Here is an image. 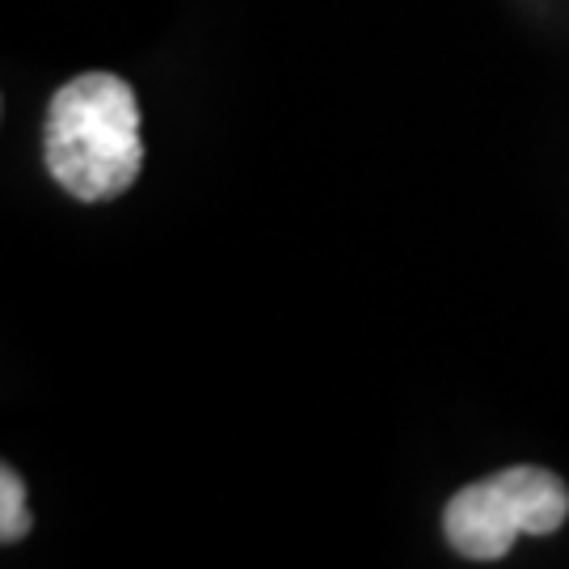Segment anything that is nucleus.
<instances>
[{"instance_id": "1", "label": "nucleus", "mask_w": 569, "mask_h": 569, "mask_svg": "<svg viewBox=\"0 0 569 569\" xmlns=\"http://www.w3.org/2000/svg\"><path fill=\"white\" fill-rule=\"evenodd\" d=\"M42 161L81 203H110L131 190L143 164L140 102L110 72H81L47 106Z\"/></svg>"}, {"instance_id": "2", "label": "nucleus", "mask_w": 569, "mask_h": 569, "mask_svg": "<svg viewBox=\"0 0 569 569\" xmlns=\"http://www.w3.org/2000/svg\"><path fill=\"white\" fill-rule=\"evenodd\" d=\"M566 515L569 489L557 472L507 468L460 489L443 510V531L468 561H502L519 536H552Z\"/></svg>"}, {"instance_id": "3", "label": "nucleus", "mask_w": 569, "mask_h": 569, "mask_svg": "<svg viewBox=\"0 0 569 569\" xmlns=\"http://www.w3.org/2000/svg\"><path fill=\"white\" fill-rule=\"evenodd\" d=\"M30 531V510H26V486L13 468H0V540L18 545Z\"/></svg>"}]
</instances>
